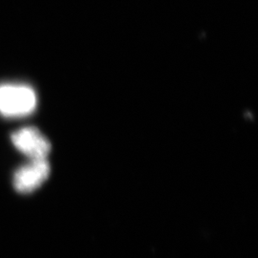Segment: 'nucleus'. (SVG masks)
Instances as JSON below:
<instances>
[{"instance_id":"obj_1","label":"nucleus","mask_w":258,"mask_h":258,"mask_svg":"<svg viewBox=\"0 0 258 258\" xmlns=\"http://www.w3.org/2000/svg\"><path fill=\"white\" fill-rule=\"evenodd\" d=\"M37 107V94L24 84L0 85V114L18 118L31 114Z\"/></svg>"},{"instance_id":"obj_2","label":"nucleus","mask_w":258,"mask_h":258,"mask_svg":"<svg viewBox=\"0 0 258 258\" xmlns=\"http://www.w3.org/2000/svg\"><path fill=\"white\" fill-rule=\"evenodd\" d=\"M51 172L47 159L31 160L25 166L19 167L14 175V185L20 194H31L40 187Z\"/></svg>"},{"instance_id":"obj_3","label":"nucleus","mask_w":258,"mask_h":258,"mask_svg":"<svg viewBox=\"0 0 258 258\" xmlns=\"http://www.w3.org/2000/svg\"><path fill=\"white\" fill-rule=\"evenodd\" d=\"M11 138L16 148L31 160L47 159L51 151L50 142L35 127L19 129Z\"/></svg>"}]
</instances>
